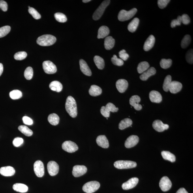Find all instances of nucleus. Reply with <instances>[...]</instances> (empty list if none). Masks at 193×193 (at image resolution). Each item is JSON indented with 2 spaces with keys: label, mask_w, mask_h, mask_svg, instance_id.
Returning a JSON list of instances; mask_svg holds the SVG:
<instances>
[{
  "label": "nucleus",
  "mask_w": 193,
  "mask_h": 193,
  "mask_svg": "<svg viewBox=\"0 0 193 193\" xmlns=\"http://www.w3.org/2000/svg\"><path fill=\"white\" fill-rule=\"evenodd\" d=\"M191 42V36L189 35H186L181 41V46L182 48H187L190 44Z\"/></svg>",
  "instance_id": "a19ab883"
},
{
  "label": "nucleus",
  "mask_w": 193,
  "mask_h": 193,
  "mask_svg": "<svg viewBox=\"0 0 193 193\" xmlns=\"http://www.w3.org/2000/svg\"><path fill=\"white\" fill-rule=\"evenodd\" d=\"M33 68L29 66L26 69L24 72V76L27 80H31L33 77Z\"/></svg>",
  "instance_id": "37998d69"
},
{
  "label": "nucleus",
  "mask_w": 193,
  "mask_h": 193,
  "mask_svg": "<svg viewBox=\"0 0 193 193\" xmlns=\"http://www.w3.org/2000/svg\"><path fill=\"white\" fill-rule=\"evenodd\" d=\"M109 28L106 26H102L100 27L98 29L97 38L98 39L104 38L107 36L109 33Z\"/></svg>",
  "instance_id": "a878e982"
},
{
  "label": "nucleus",
  "mask_w": 193,
  "mask_h": 193,
  "mask_svg": "<svg viewBox=\"0 0 193 193\" xmlns=\"http://www.w3.org/2000/svg\"><path fill=\"white\" fill-rule=\"evenodd\" d=\"M159 186L161 190L163 191L166 192L170 189L172 184L168 177L164 176L161 179Z\"/></svg>",
  "instance_id": "9b49d317"
},
{
  "label": "nucleus",
  "mask_w": 193,
  "mask_h": 193,
  "mask_svg": "<svg viewBox=\"0 0 193 193\" xmlns=\"http://www.w3.org/2000/svg\"><path fill=\"white\" fill-rule=\"evenodd\" d=\"M13 190L16 191L21 193H25L27 192L28 190V187L25 184L17 183L14 184L13 186Z\"/></svg>",
  "instance_id": "7c9ffc66"
},
{
  "label": "nucleus",
  "mask_w": 193,
  "mask_h": 193,
  "mask_svg": "<svg viewBox=\"0 0 193 193\" xmlns=\"http://www.w3.org/2000/svg\"><path fill=\"white\" fill-rule=\"evenodd\" d=\"M22 120L24 123L28 125H31L33 124V121L31 118L26 116H24L22 118Z\"/></svg>",
  "instance_id": "6e6d98bb"
},
{
  "label": "nucleus",
  "mask_w": 193,
  "mask_h": 193,
  "mask_svg": "<svg viewBox=\"0 0 193 193\" xmlns=\"http://www.w3.org/2000/svg\"><path fill=\"white\" fill-rule=\"evenodd\" d=\"M87 170L86 167L84 165H76L73 167L72 174L75 177H80L85 174Z\"/></svg>",
  "instance_id": "f8f14e48"
},
{
  "label": "nucleus",
  "mask_w": 193,
  "mask_h": 193,
  "mask_svg": "<svg viewBox=\"0 0 193 193\" xmlns=\"http://www.w3.org/2000/svg\"><path fill=\"white\" fill-rule=\"evenodd\" d=\"M156 72V71L155 68L153 67L149 68L147 70L142 74L139 78L141 80L146 81L149 77L155 74Z\"/></svg>",
  "instance_id": "393cba45"
},
{
  "label": "nucleus",
  "mask_w": 193,
  "mask_h": 193,
  "mask_svg": "<svg viewBox=\"0 0 193 193\" xmlns=\"http://www.w3.org/2000/svg\"><path fill=\"white\" fill-rule=\"evenodd\" d=\"M182 23L184 25H187L190 22V18L188 15L184 14L181 16Z\"/></svg>",
  "instance_id": "5fc2aeb1"
},
{
  "label": "nucleus",
  "mask_w": 193,
  "mask_h": 193,
  "mask_svg": "<svg viewBox=\"0 0 193 193\" xmlns=\"http://www.w3.org/2000/svg\"><path fill=\"white\" fill-rule=\"evenodd\" d=\"M56 38L52 35L46 34L39 37L36 43L42 46H48L52 45L56 42Z\"/></svg>",
  "instance_id": "f03ea898"
},
{
  "label": "nucleus",
  "mask_w": 193,
  "mask_h": 193,
  "mask_svg": "<svg viewBox=\"0 0 193 193\" xmlns=\"http://www.w3.org/2000/svg\"><path fill=\"white\" fill-rule=\"evenodd\" d=\"M79 63L81 72L86 76H91L92 75L91 71L86 62L84 60L81 59L79 61Z\"/></svg>",
  "instance_id": "412c9836"
},
{
  "label": "nucleus",
  "mask_w": 193,
  "mask_h": 193,
  "mask_svg": "<svg viewBox=\"0 0 193 193\" xmlns=\"http://www.w3.org/2000/svg\"><path fill=\"white\" fill-rule=\"evenodd\" d=\"M182 23L181 16H179L177 19H174L172 21L171 23V26L172 28H174L176 25H180Z\"/></svg>",
  "instance_id": "8fccbe9b"
},
{
  "label": "nucleus",
  "mask_w": 193,
  "mask_h": 193,
  "mask_svg": "<svg viewBox=\"0 0 193 193\" xmlns=\"http://www.w3.org/2000/svg\"><path fill=\"white\" fill-rule=\"evenodd\" d=\"M149 97L152 102L160 103L162 101V96L158 91H152L150 92Z\"/></svg>",
  "instance_id": "b1692460"
},
{
  "label": "nucleus",
  "mask_w": 193,
  "mask_h": 193,
  "mask_svg": "<svg viewBox=\"0 0 193 193\" xmlns=\"http://www.w3.org/2000/svg\"><path fill=\"white\" fill-rule=\"evenodd\" d=\"M0 8L4 12H6L8 9V4L4 1H0Z\"/></svg>",
  "instance_id": "4d7b16f0"
},
{
  "label": "nucleus",
  "mask_w": 193,
  "mask_h": 193,
  "mask_svg": "<svg viewBox=\"0 0 193 193\" xmlns=\"http://www.w3.org/2000/svg\"><path fill=\"white\" fill-rule=\"evenodd\" d=\"M155 38L153 35H150L146 40L143 46V49L145 51H148L153 48L155 44Z\"/></svg>",
  "instance_id": "5701e85b"
},
{
  "label": "nucleus",
  "mask_w": 193,
  "mask_h": 193,
  "mask_svg": "<svg viewBox=\"0 0 193 193\" xmlns=\"http://www.w3.org/2000/svg\"><path fill=\"white\" fill-rule=\"evenodd\" d=\"M47 167L48 173L51 176H55L59 173V165L54 161H49L47 164Z\"/></svg>",
  "instance_id": "ddd939ff"
},
{
  "label": "nucleus",
  "mask_w": 193,
  "mask_h": 193,
  "mask_svg": "<svg viewBox=\"0 0 193 193\" xmlns=\"http://www.w3.org/2000/svg\"><path fill=\"white\" fill-rule=\"evenodd\" d=\"M90 95L94 96H99L102 93V89L97 85H93L91 86L89 90Z\"/></svg>",
  "instance_id": "c85d7f7f"
},
{
  "label": "nucleus",
  "mask_w": 193,
  "mask_h": 193,
  "mask_svg": "<svg viewBox=\"0 0 193 193\" xmlns=\"http://www.w3.org/2000/svg\"><path fill=\"white\" fill-rule=\"evenodd\" d=\"M170 1L169 0H158V7L160 9H163L166 7Z\"/></svg>",
  "instance_id": "864d4df0"
},
{
  "label": "nucleus",
  "mask_w": 193,
  "mask_h": 193,
  "mask_svg": "<svg viewBox=\"0 0 193 193\" xmlns=\"http://www.w3.org/2000/svg\"><path fill=\"white\" fill-rule=\"evenodd\" d=\"M23 142V139L22 138L18 137L14 139L13 141V144L14 146L18 147L22 144Z\"/></svg>",
  "instance_id": "3c124183"
},
{
  "label": "nucleus",
  "mask_w": 193,
  "mask_h": 193,
  "mask_svg": "<svg viewBox=\"0 0 193 193\" xmlns=\"http://www.w3.org/2000/svg\"><path fill=\"white\" fill-rule=\"evenodd\" d=\"M139 19L138 18H135L131 21L128 26V29L132 33L136 31L139 23Z\"/></svg>",
  "instance_id": "c756f323"
},
{
  "label": "nucleus",
  "mask_w": 193,
  "mask_h": 193,
  "mask_svg": "<svg viewBox=\"0 0 193 193\" xmlns=\"http://www.w3.org/2000/svg\"><path fill=\"white\" fill-rule=\"evenodd\" d=\"M137 163L132 161L119 160L114 164L116 168L119 169H129L134 168L137 166Z\"/></svg>",
  "instance_id": "20e7f679"
},
{
  "label": "nucleus",
  "mask_w": 193,
  "mask_h": 193,
  "mask_svg": "<svg viewBox=\"0 0 193 193\" xmlns=\"http://www.w3.org/2000/svg\"><path fill=\"white\" fill-rule=\"evenodd\" d=\"M43 68L47 74H53L57 72L56 66L51 61H47L43 62Z\"/></svg>",
  "instance_id": "6e6552de"
},
{
  "label": "nucleus",
  "mask_w": 193,
  "mask_h": 193,
  "mask_svg": "<svg viewBox=\"0 0 193 193\" xmlns=\"http://www.w3.org/2000/svg\"><path fill=\"white\" fill-rule=\"evenodd\" d=\"M176 193H188L185 188H181L177 191Z\"/></svg>",
  "instance_id": "13d9d810"
},
{
  "label": "nucleus",
  "mask_w": 193,
  "mask_h": 193,
  "mask_svg": "<svg viewBox=\"0 0 193 193\" xmlns=\"http://www.w3.org/2000/svg\"><path fill=\"white\" fill-rule=\"evenodd\" d=\"M3 64L1 63H0V76H1V75L3 73Z\"/></svg>",
  "instance_id": "bf43d9fd"
},
{
  "label": "nucleus",
  "mask_w": 193,
  "mask_h": 193,
  "mask_svg": "<svg viewBox=\"0 0 193 193\" xmlns=\"http://www.w3.org/2000/svg\"><path fill=\"white\" fill-rule=\"evenodd\" d=\"M49 88L53 91L59 92L63 89V85L59 81H55L51 82L49 85Z\"/></svg>",
  "instance_id": "cd10ccee"
},
{
  "label": "nucleus",
  "mask_w": 193,
  "mask_h": 193,
  "mask_svg": "<svg viewBox=\"0 0 193 193\" xmlns=\"http://www.w3.org/2000/svg\"><path fill=\"white\" fill-rule=\"evenodd\" d=\"M94 61L96 65L100 70H103L105 66L104 60L102 58L98 55H96L94 58Z\"/></svg>",
  "instance_id": "473e14b6"
},
{
  "label": "nucleus",
  "mask_w": 193,
  "mask_h": 193,
  "mask_svg": "<svg viewBox=\"0 0 193 193\" xmlns=\"http://www.w3.org/2000/svg\"><path fill=\"white\" fill-rule=\"evenodd\" d=\"M9 96L12 99L17 100L22 97V93L19 90H14L10 92Z\"/></svg>",
  "instance_id": "58836bf2"
},
{
  "label": "nucleus",
  "mask_w": 193,
  "mask_h": 193,
  "mask_svg": "<svg viewBox=\"0 0 193 193\" xmlns=\"http://www.w3.org/2000/svg\"><path fill=\"white\" fill-rule=\"evenodd\" d=\"M111 61L113 64L117 66H122L124 64L123 60L121 59H118L115 55H114L113 57L111 58Z\"/></svg>",
  "instance_id": "49530a36"
},
{
  "label": "nucleus",
  "mask_w": 193,
  "mask_h": 193,
  "mask_svg": "<svg viewBox=\"0 0 193 193\" xmlns=\"http://www.w3.org/2000/svg\"><path fill=\"white\" fill-rule=\"evenodd\" d=\"M28 12L31 14L33 18L36 19H39L41 18V15L35 9L30 7L28 9Z\"/></svg>",
  "instance_id": "de8ad7c7"
},
{
  "label": "nucleus",
  "mask_w": 193,
  "mask_h": 193,
  "mask_svg": "<svg viewBox=\"0 0 193 193\" xmlns=\"http://www.w3.org/2000/svg\"><path fill=\"white\" fill-rule=\"evenodd\" d=\"M115 44V40L112 36H107L104 40V45L105 49L109 50L112 49Z\"/></svg>",
  "instance_id": "bb28decb"
},
{
  "label": "nucleus",
  "mask_w": 193,
  "mask_h": 193,
  "mask_svg": "<svg viewBox=\"0 0 193 193\" xmlns=\"http://www.w3.org/2000/svg\"><path fill=\"white\" fill-rule=\"evenodd\" d=\"M96 142L100 146L104 149L108 148L109 146L108 139L105 135H100L96 139Z\"/></svg>",
  "instance_id": "4be33fe9"
},
{
  "label": "nucleus",
  "mask_w": 193,
  "mask_h": 193,
  "mask_svg": "<svg viewBox=\"0 0 193 193\" xmlns=\"http://www.w3.org/2000/svg\"><path fill=\"white\" fill-rule=\"evenodd\" d=\"M119 56L123 61H126L129 57V55L124 49L120 51L119 53Z\"/></svg>",
  "instance_id": "603ef678"
},
{
  "label": "nucleus",
  "mask_w": 193,
  "mask_h": 193,
  "mask_svg": "<svg viewBox=\"0 0 193 193\" xmlns=\"http://www.w3.org/2000/svg\"><path fill=\"white\" fill-rule=\"evenodd\" d=\"M132 120L126 118L120 122L119 124V128L120 130H123L132 125Z\"/></svg>",
  "instance_id": "f704fd0d"
},
{
  "label": "nucleus",
  "mask_w": 193,
  "mask_h": 193,
  "mask_svg": "<svg viewBox=\"0 0 193 193\" xmlns=\"http://www.w3.org/2000/svg\"><path fill=\"white\" fill-rule=\"evenodd\" d=\"M99 182L96 181H92L87 182L83 187V190L87 193H92L96 191L100 187Z\"/></svg>",
  "instance_id": "423d86ee"
},
{
  "label": "nucleus",
  "mask_w": 193,
  "mask_h": 193,
  "mask_svg": "<svg viewBox=\"0 0 193 193\" xmlns=\"http://www.w3.org/2000/svg\"><path fill=\"white\" fill-rule=\"evenodd\" d=\"M15 169L10 166L2 167L0 168V174L4 176H11L15 173Z\"/></svg>",
  "instance_id": "aec40b11"
},
{
  "label": "nucleus",
  "mask_w": 193,
  "mask_h": 193,
  "mask_svg": "<svg viewBox=\"0 0 193 193\" xmlns=\"http://www.w3.org/2000/svg\"><path fill=\"white\" fill-rule=\"evenodd\" d=\"M172 81V77L170 75H168L165 78L164 84H163V88L165 92L169 91V86Z\"/></svg>",
  "instance_id": "4c0bfd02"
},
{
  "label": "nucleus",
  "mask_w": 193,
  "mask_h": 193,
  "mask_svg": "<svg viewBox=\"0 0 193 193\" xmlns=\"http://www.w3.org/2000/svg\"><path fill=\"white\" fill-rule=\"evenodd\" d=\"M9 26L6 25L0 28V38L4 37L8 34L10 31Z\"/></svg>",
  "instance_id": "c03bdc74"
},
{
  "label": "nucleus",
  "mask_w": 193,
  "mask_h": 193,
  "mask_svg": "<svg viewBox=\"0 0 193 193\" xmlns=\"http://www.w3.org/2000/svg\"><path fill=\"white\" fill-rule=\"evenodd\" d=\"M161 155L163 158L165 160L170 161L172 162L176 161V157L174 154L168 151H163L161 152Z\"/></svg>",
  "instance_id": "2f4dec72"
},
{
  "label": "nucleus",
  "mask_w": 193,
  "mask_h": 193,
  "mask_svg": "<svg viewBox=\"0 0 193 193\" xmlns=\"http://www.w3.org/2000/svg\"><path fill=\"white\" fill-rule=\"evenodd\" d=\"M48 120L49 123L51 125L56 126L59 123V117L56 114L53 113L49 115Z\"/></svg>",
  "instance_id": "72a5a7b5"
},
{
  "label": "nucleus",
  "mask_w": 193,
  "mask_h": 193,
  "mask_svg": "<svg viewBox=\"0 0 193 193\" xmlns=\"http://www.w3.org/2000/svg\"><path fill=\"white\" fill-rule=\"evenodd\" d=\"M152 126L154 130L158 132L164 131L165 130L168 129L169 127L168 124H164L160 120L154 121L152 124Z\"/></svg>",
  "instance_id": "4468645a"
},
{
  "label": "nucleus",
  "mask_w": 193,
  "mask_h": 193,
  "mask_svg": "<svg viewBox=\"0 0 193 193\" xmlns=\"http://www.w3.org/2000/svg\"><path fill=\"white\" fill-rule=\"evenodd\" d=\"M62 148L64 151L71 153L76 151L78 149L76 143L70 141L64 142L62 145Z\"/></svg>",
  "instance_id": "1a4fd4ad"
},
{
  "label": "nucleus",
  "mask_w": 193,
  "mask_h": 193,
  "mask_svg": "<svg viewBox=\"0 0 193 193\" xmlns=\"http://www.w3.org/2000/svg\"><path fill=\"white\" fill-rule=\"evenodd\" d=\"M27 53L25 51H19L15 54L14 55V58L16 60L21 61L25 59L27 57Z\"/></svg>",
  "instance_id": "a18cd8bd"
},
{
  "label": "nucleus",
  "mask_w": 193,
  "mask_h": 193,
  "mask_svg": "<svg viewBox=\"0 0 193 193\" xmlns=\"http://www.w3.org/2000/svg\"><path fill=\"white\" fill-rule=\"evenodd\" d=\"M139 141V137L136 135H132L129 137L125 143V146L127 148L134 147L138 143Z\"/></svg>",
  "instance_id": "dca6fc26"
},
{
  "label": "nucleus",
  "mask_w": 193,
  "mask_h": 193,
  "mask_svg": "<svg viewBox=\"0 0 193 193\" xmlns=\"http://www.w3.org/2000/svg\"><path fill=\"white\" fill-rule=\"evenodd\" d=\"M141 101V98L137 95H134L132 96L130 100V104L137 111L141 110L142 108V106L139 104V103Z\"/></svg>",
  "instance_id": "a211bd4d"
},
{
  "label": "nucleus",
  "mask_w": 193,
  "mask_h": 193,
  "mask_svg": "<svg viewBox=\"0 0 193 193\" xmlns=\"http://www.w3.org/2000/svg\"><path fill=\"white\" fill-rule=\"evenodd\" d=\"M55 17L56 20L59 22L64 23L67 21L66 15L61 13H56L55 14Z\"/></svg>",
  "instance_id": "79ce46f5"
},
{
  "label": "nucleus",
  "mask_w": 193,
  "mask_h": 193,
  "mask_svg": "<svg viewBox=\"0 0 193 193\" xmlns=\"http://www.w3.org/2000/svg\"><path fill=\"white\" fill-rule=\"evenodd\" d=\"M139 181L138 178L133 177L124 182L122 185V188L124 190H128L135 187Z\"/></svg>",
  "instance_id": "2eb2a0df"
},
{
  "label": "nucleus",
  "mask_w": 193,
  "mask_h": 193,
  "mask_svg": "<svg viewBox=\"0 0 193 193\" xmlns=\"http://www.w3.org/2000/svg\"><path fill=\"white\" fill-rule=\"evenodd\" d=\"M34 170L36 175L39 177H42L44 174V164L40 160L36 161L34 164Z\"/></svg>",
  "instance_id": "9d476101"
},
{
  "label": "nucleus",
  "mask_w": 193,
  "mask_h": 193,
  "mask_svg": "<svg viewBox=\"0 0 193 193\" xmlns=\"http://www.w3.org/2000/svg\"><path fill=\"white\" fill-rule=\"evenodd\" d=\"M66 112L72 118L76 117L77 115V104L74 98L72 96H69L66 98Z\"/></svg>",
  "instance_id": "f257e3e1"
},
{
  "label": "nucleus",
  "mask_w": 193,
  "mask_h": 193,
  "mask_svg": "<svg viewBox=\"0 0 193 193\" xmlns=\"http://www.w3.org/2000/svg\"><path fill=\"white\" fill-rule=\"evenodd\" d=\"M119 108L116 107L112 103H108L106 106H102L100 109V113L104 117L108 118L110 116V112H117Z\"/></svg>",
  "instance_id": "0eeeda50"
},
{
  "label": "nucleus",
  "mask_w": 193,
  "mask_h": 193,
  "mask_svg": "<svg viewBox=\"0 0 193 193\" xmlns=\"http://www.w3.org/2000/svg\"><path fill=\"white\" fill-rule=\"evenodd\" d=\"M149 67V65L147 62L144 61L140 62L137 66V70L139 74H142Z\"/></svg>",
  "instance_id": "c9c22d12"
},
{
  "label": "nucleus",
  "mask_w": 193,
  "mask_h": 193,
  "mask_svg": "<svg viewBox=\"0 0 193 193\" xmlns=\"http://www.w3.org/2000/svg\"><path fill=\"white\" fill-rule=\"evenodd\" d=\"M18 129L21 132L26 136L29 137L33 134V131L26 126L21 125L19 127Z\"/></svg>",
  "instance_id": "e433bc0d"
},
{
  "label": "nucleus",
  "mask_w": 193,
  "mask_h": 193,
  "mask_svg": "<svg viewBox=\"0 0 193 193\" xmlns=\"http://www.w3.org/2000/svg\"><path fill=\"white\" fill-rule=\"evenodd\" d=\"M172 64V60L169 59H162L160 62L161 67L164 69L170 67Z\"/></svg>",
  "instance_id": "ea45409f"
},
{
  "label": "nucleus",
  "mask_w": 193,
  "mask_h": 193,
  "mask_svg": "<svg viewBox=\"0 0 193 193\" xmlns=\"http://www.w3.org/2000/svg\"><path fill=\"white\" fill-rule=\"evenodd\" d=\"M128 84L127 81L124 79H119L116 83V87L120 93H123L127 89Z\"/></svg>",
  "instance_id": "f3484780"
},
{
  "label": "nucleus",
  "mask_w": 193,
  "mask_h": 193,
  "mask_svg": "<svg viewBox=\"0 0 193 193\" xmlns=\"http://www.w3.org/2000/svg\"><path fill=\"white\" fill-rule=\"evenodd\" d=\"M91 1V0H83V1H82V2H83V3H88V2H89Z\"/></svg>",
  "instance_id": "052dcab7"
},
{
  "label": "nucleus",
  "mask_w": 193,
  "mask_h": 193,
  "mask_svg": "<svg viewBox=\"0 0 193 193\" xmlns=\"http://www.w3.org/2000/svg\"><path fill=\"white\" fill-rule=\"evenodd\" d=\"M182 85L181 83L176 81H172L169 86V91L172 93L175 94L181 90Z\"/></svg>",
  "instance_id": "6ab92c4d"
},
{
  "label": "nucleus",
  "mask_w": 193,
  "mask_h": 193,
  "mask_svg": "<svg viewBox=\"0 0 193 193\" xmlns=\"http://www.w3.org/2000/svg\"><path fill=\"white\" fill-rule=\"evenodd\" d=\"M136 8H133L129 11L122 10L119 13L118 18L119 20L121 21H127L132 18L134 16L137 12Z\"/></svg>",
  "instance_id": "7ed1b4c3"
},
{
  "label": "nucleus",
  "mask_w": 193,
  "mask_h": 193,
  "mask_svg": "<svg viewBox=\"0 0 193 193\" xmlns=\"http://www.w3.org/2000/svg\"><path fill=\"white\" fill-rule=\"evenodd\" d=\"M186 59L188 63L190 64L193 63V49H191L189 50L186 55Z\"/></svg>",
  "instance_id": "09e8293b"
},
{
  "label": "nucleus",
  "mask_w": 193,
  "mask_h": 193,
  "mask_svg": "<svg viewBox=\"0 0 193 193\" xmlns=\"http://www.w3.org/2000/svg\"><path fill=\"white\" fill-rule=\"evenodd\" d=\"M110 3V1L106 0L101 4L97 9L94 12L93 15V18L94 20L96 21L102 17L104 12L105 9Z\"/></svg>",
  "instance_id": "39448f33"
}]
</instances>
